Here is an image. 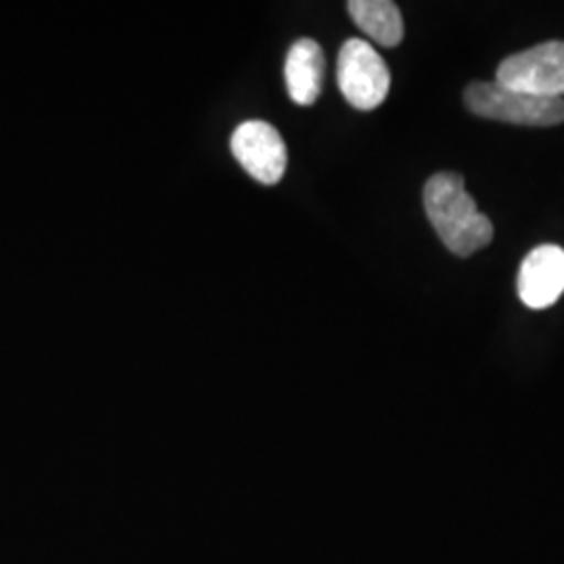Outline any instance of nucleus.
I'll return each instance as SVG.
<instances>
[{"mask_svg":"<svg viewBox=\"0 0 564 564\" xmlns=\"http://www.w3.org/2000/svg\"><path fill=\"white\" fill-rule=\"evenodd\" d=\"M424 209L445 247L468 258L494 239V226L466 193L464 178L452 172L431 176L424 184Z\"/></svg>","mask_w":564,"mask_h":564,"instance_id":"nucleus-1","label":"nucleus"},{"mask_svg":"<svg viewBox=\"0 0 564 564\" xmlns=\"http://www.w3.org/2000/svg\"><path fill=\"white\" fill-rule=\"evenodd\" d=\"M466 107L487 120L508 121L521 126H556L564 121V99H542L519 90H510L498 82H473L464 90Z\"/></svg>","mask_w":564,"mask_h":564,"instance_id":"nucleus-2","label":"nucleus"},{"mask_svg":"<svg viewBox=\"0 0 564 564\" xmlns=\"http://www.w3.org/2000/svg\"><path fill=\"white\" fill-rule=\"evenodd\" d=\"M337 84L345 101L360 111H372L387 99L391 74L370 42L349 39L339 51Z\"/></svg>","mask_w":564,"mask_h":564,"instance_id":"nucleus-3","label":"nucleus"},{"mask_svg":"<svg viewBox=\"0 0 564 564\" xmlns=\"http://www.w3.org/2000/svg\"><path fill=\"white\" fill-rule=\"evenodd\" d=\"M496 82L542 99H564V42H542L500 63Z\"/></svg>","mask_w":564,"mask_h":564,"instance_id":"nucleus-4","label":"nucleus"},{"mask_svg":"<svg viewBox=\"0 0 564 564\" xmlns=\"http://www.w3.org/2000/svg\"><path fill=\"white\" fill-rule=\"evenodd\" d=\"M230 151L242 170L262 184H279L286 172V144L268 121H242L232 132Z\"/></svg>","mask_w":564,"mask_h":564,"instance_id":"nucleus-5","label":"nucleus"},{"mask_svg":"<svg viewBox=\"0 0 564 564\" xmlns=\"http://www.w3.org/2000/svg\"><path fill=\"white\" fill-rule=\"evenodd\" d=\"M519 297L531 310H545L564 293V249L542 245L533 249L519 270Z\"/></svg>","mask_w":564,"mask_h":564,"instance_id":"nucleus-6","label":"nucleus"},{"mask_svg":"<svg viewBox=\"0 0 564 564\" xmlns=\"http://www.w3.org/2000/svg\"><path fill=\"white\" fill-rule=\"evenodd\" d=\"M326 59L321 44L312 39L293 42L284 61V84L291 101L310 107L323 93Z\"/></svg>","mask_w":564,"mask_h":564,"instance_id":"nucleus-7","label":"nucleus"},{"mask_svg":"<svg viewBox=\"0 0 564 564\" xmlns=\"http://www.w3.org/2000/svg\"><path fill=\"white\" fill-rule=\"evenodd\" d=\"M347 11L368 39L393 48L403 41V20L395 2L389 0H351Z\"/></svg>","mask_w":564,"mask_h":564,"instance_id":"nucleus-8","label":"nucleus"}]
</instances>
